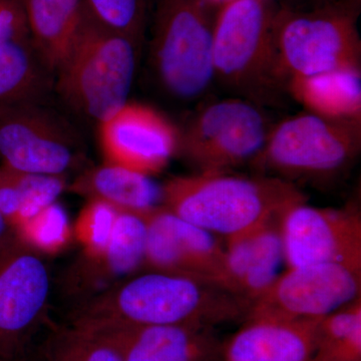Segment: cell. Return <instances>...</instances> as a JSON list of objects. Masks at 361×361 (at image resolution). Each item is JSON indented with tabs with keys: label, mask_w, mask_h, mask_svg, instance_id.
Here are the masks:
<instances>
[{
	"label": "cell",
	"mask_w": 361,
	"mask_h": 361,
	"mask_svg": "<svg viewBox=\"0 0 361 361\" xmlns=\"http://www.w3.org/2000/svg\"><path fill=\"white\" fill-rule=\"evenodd\" d=\"M251 303L209 280L146 270L71 308L68 324L97 331L116 327H209L245 319Z\"/></svg>",
	"instance_id": "6da1fadb"
},
{
	"label": "cell",
	"mask_w": 361,
	"mask_h": 361,
	"mask_svg": "<svg viewBox=\"0 0 361 361\" xmlns=\"http://www.w3.org/2000/svg\"><path fill=\"white\" fill-rule=\"evenodd\" d=\"M306 201L296 185L271 176L224 173L179 176L161 186V206L201 229L228 239Z\"/></svg>",
	"instance_id": "7a4b0ae2"
},
{
	"label": "cell",
	"mask_w": 361,
	"mask_h": 361,
	"mask_svg": "<svg viewBox=\"0 0 361 361\" xmlns=\"http://www.w3.org/2000/svg\"><path fill=\"white\" fill-rule=\"evenodd\" d=\"M141 44L84 13L75 42L54 75V92L73 113L103 122L130 101Z\"/></svg>",
	"instance_id": "3957f363"
},
{
	"label": "cell",
	"mask_w": 361,
	"mask_h": 361,
	"mask_svg": "<svg viewBox=\"0 0 361 361\" xmlns=\"http://www.w3.org/2000/svg\"><path fill=\"white\" fill-rule=\"evenodd\" d=\"M361 147L360 122L300 114L278 123L252 163L266 176L295 183L334 179L353 165Z\"/></svg>",
	"instance_id": "277c9868"
},
{
	"label": "cell",
	"mask_w": 361,
	"mask_h": 361,
	"mask_svg": "<svg viewBox=\"0 0 361 361\" xmlns=\"http://www.w3.org/2000/svg\"><path fill=\"white\" fill-rule=\"evenodd\" d=\"M208 7L201 0H157L151 65L161 87L180 101L202 96L215 78Z\"/></svg>",
	"instance_id": "5b68a950"
},
{
	"label": "cell",
	"mask_w": 361,
	"mask_h": 361,
	"mask_svg": "<svg viewBox=\"0 0 361 361\" xmlns=\"http://www.w3.org/2000/svg\"><path fill=\"white\" fill-rule=\"evenodd\" d=\"M275 13L268 0H228L213 20L215 78L230 89L264 97L282 84L274 44Z\"/></svg>",
	"instance_id": "8992f818"
},
{
	"label": "cell",
	"mask_w": 361,
	"mask_h": 361,
	"mask_svg": "<svg viewBox=\"0 0 361 361\" xmlns=\"http://www.w3.org/2000/svg\"><path fill=\"white\" fill-rule=\"evenodd\" d=\"M274 44L282 84L291 78L360 68L361 40L348 7L275 13Z\"/></svg>",
	"instance_id": "52a82bcc"
},
{
	"label": "cell",
	"mask_w": 361,
	"mask_h": 361,
	"mask_svg": "<svg viewBox=\"0 0 361 361\" xmlns=\"http://www.w3.org/2000/svg\"><path fill=\"white\" fill-rule=\"evenodd\" d=\"M45 253L18 232L0 250V361H25L54 288Z\"/></svg>",
	"instance_id": "ba28073f"
},
{
	"label": "cell",
	"mask_w": 361,
	"mask_h": 361,
	"mask_svg": "<svg viewBox=\"0 0 361 361\" xmlns=\"http://www.w3.org/2000/svg\"><path fill=\"white\" fill-rule=\"evenodd\" d=\"M0 163L25 174L66 177L84 166L85 145L47 102L20 104L0 111Z\"/></svg>",
	"instance_id": "9c48e42d"
},
{
	"label": "cell",
	"mask_w": 361,
	"mask_h": 361,
	"mask_svg": "<svg viewBox=\"0 0 361 361\" xmlns=\"http://www.w3.org/2000/svg\"><path fill=\"white\" fill-rule=\"evenodd\" d=\"M268 133L264 116L252 102L222 99L202 109L180 132L178 153L198 173L230 172L253 161Z\"/></svg>",
	"instance_id": "30bf717a"
},
{
	"label": "cell",
	"mask_w": 361,
	"mask_h": 361,
	"mask_svg": "<svg viewBox=\"0 0 361 361\" xmlns=\"http://www.w3.org/2000/svg\"><path fill=\"white\" fill-rule=\"evenodd\" d=\"M361 265L322 263L286 268L247 316L319 320L360 298Z\"/></svg>",
	"instance_id": "8fae6325"
},
{
	"label": "cell",
	"mask_w": 361,
	"mask_h": 361,
	"mask_svg": "<svg viewBox=\"0 0 361 361\" xmlns=\"http://www.w3.org/2000/svg\"><path fill=\"white\" fill-rule=\"evenodd\" d=\"M286 268L343 263L361 265V217L357 209L294 204L280 219Z\"/></svg>",
	"instance_id": "7c38bea8"
},
{
	"label": "cell",
	"mask_w": 361,
	"mask_h": 361,
	"mask_svg": "<svg viewBox=\"0 0 361 361\" xmlns=\"http://www.w3.org/2000/svg\"><path fill=\"white\" fill-rule=\"evenodd\" d=\"M147 226L140 214L118 212L110 238L82 248L61 273L56 289L71 308L87 302L144 268Z\"/></svg>",
	"instance_id": "4fadbf2b"
},
{
	"label": "cell",
	"mask_w": 361,
	"mask_h": 361,
	"mask_svg": "<svg viewBox=\"0 0 361 361\" xmlns=\"http://www.w3.org/2000/svg\"><path fill=\"white\" fill-rule=\"evenodd\" d=\"M104 163L149 176L161 172L179 151L180 132L152 106L128 102L97 123Z\"/></svg>",
	"instance_id": "5bb4252c"
},
{
	"label": "cell",
	"mask_w": 361,
	"mask_h": 361,
	"mask_svg": "<svg viewBox=\"0 0 361 361\" xmlns=\"http://www.w3.org/2000/svg\"><path fill=\"white\" fill-rule=\"evenodd\" d=\"M140 215L147 226L145 269L217 283L225 248L220 237L183 220L161 205Z\"/></svg>",
	"instance_id": "9a60e30c"
},
{
	"label": "cell",
	"mask_w": 361,
	"mask_h": 361,
	"mask_svg": "<svg viewBox=\"0 0 361 361\" xmlns=\"http://www.w3.org/2000/svg\"><path fill=\"white\" fill-rule=\"evenodd\" d=\"M282 214L249 231L225 239L224 257L217 283L246 299L251 305L281 274L280 267L284 264L280 230Z\"/></svg>",
	"instance_id": "2e32d148"
},
{
	"label": "cell",
	"mask_w": 361,
	"mask_h": 361,
	"mask_svg": "<svg viewBox=\"0 0 361 361\" xmlns=\"http://www.w3.org/2000/svg\"><path fill=\"white\" fill-rule=\"evenodd\" d=\"M221 344V361H312L319 320L247 316Z\"/></svg>",
	"instance_id": "e0dca14e"
},
{
	"label": "cell",
	"mask_w": 361,
	"mask_h": 361,
	"mask_svg": "<svg viewBox=\"0 0 361 361\" xmlns=\"http://www.w3.org/2000/svg\"><path fill=\"white\" fill-rule=\"evenodd\" d=\"M212 329L163 325L90 332L110 342L123 361H221V344Z\"/></svg>",
	"instance_id": "ac0fdd59"
},
{
	"label": "cell",
	"mask_w": 361,
	"mask_h": 361,
	"mask_svg": "<svg viewBox=\"0 0 361 361\" xmlns=\"http://www.w3.org/2000/svg\"><path fill=\"white\" fill-rule=\"evenodd\" d=\"M66 190L118 212L142 214L161 205V186L149 176L108 163L85 169Z\"/></svg>",
	"instance_id": "d6986e66"
},
{
	"label": "cell",
	"mask_w": 361,
	"mask_h": 361,
	"mask_svg": "<svg viewBox=\"0 0 361 361\" xmlns=\"http://www.w3.org/2000/svg\"><path fill=\"white\" fill-rule=\"evenodd\" d=\"M286 87L307 113L330 120L361 122L360 68L291 78Z\"/></svg>",
	"instance_id": "ffe728a7"
},
{
	"label": "cell",
	"mask_w": 361,
	"mask_h": 361,
	"mask_svg": "<svg viewBox=\"0 0 361 361\" xmlns=\"http://www.w3.org/2000/svg\"><path fill=\"white\" fill-rule=\"evenodd\" d=\"M54 87V73L30 37L0 44V111L47 102Z\"/></svg>",
	"instance_id": "44dd1931"
},
{
	"label": "cell",
	"mask_w": 361,
	"mask_h": 361,
	"mask_svg": "<svg viewBox=\"0 0 361 361\" xmlns=\"http://www.w3.org/2000/svg\"><path fill=\"white\" fill-rule=\"evenodd\" d=\"M28 32L35 49L56 75L84 18L82 0H23Z\"/></svg>",
	"instance_id": "7402d4cb"
},
{
	"label": "cell",
	"mask_w": 361,
	"mask_h": 361,
	"mask_svg": "<svg viewBox=\"0 0 361 361\" xmlns=\"http://www.w3.org/2000/svg\"><path fill=\"white\" fill-rule=\"evenodd\" d=\"M66 187V177L25 174L0 166V209L18 231L56 203Z\"/></svg>",
	"instance_id": "603a6c76"
},
{
	"label": "cell",
	"mask_w": 361,
	"mask_h": 361,
	"mask_svg": "<svg viewBox=\"0 0 361 361\" xmlns=\"http://www.w3.org/2000/svg\"><path fill=\"white\" fill-rule=\"evenodd\" d=\"M42 355L44 361H123L103 337L70 325L54 330Z\"/></svg>",
	"instance_id": "cb8c5ba5"
},
{
	"label": "cell",
	"mask_w": 361,
	"mask_h": 361,
	"mask_svg": "<svg viewBox=\"0 0 361 361\" xmlns=\"http://www.w3.org/2000/svg\"><path fill=\"white\" fill-rule=\"evenodd\" d=\"M85 13L104 27L142 44L152 0H82Z\"/></svg>",
	"instance_id": "d4e9b609"
},
{
	"label": "cell",
	"mask_w": 361,
	"mask_h": 361,
	"mask_svg": "<svg viewBox=\"0 0 361 361\" xmlns=\"http://www.w3.org/2000/svg\"><path fill=\"white\" fill-rule=\"evenodd\" d=\"M26 227L28 230L18 232V234L44 253L56 250L59 244L68 239V227L66 214L56 203L47 207L18 231Z\"/></svg>",
	"instance_id": "484cf974"
},
{
	"label": "cell",
	"mask_w": 361,
	"mask_h": 361,
	"mask_svg": "<svg viewBox=\"0 0 361 361\" xmlns=\"http://www.w3.org/2000/svg\"><path fill=\"white\" fill-rule=\"evenodd\" d=\"M118 211L108 204L89 201L78 218L75 235L82 248L104 245L110 238Z\"/></svg>",
	"instance_id": "4316f807"
},
{
	"label": "cell",
	"mask_w": 361,
	"mask_h": 361,
	"mask_svg": "<svg viewBox=\"0 0 361 361\" xmlns=\"http://www.w3.org/2000/svg\"><path fill=\"white\" fill-rule=\"evenodd\" d=\"M30 37L23 0H0V44Z\"/></svg>",
	"instance_id": "83f0119b"
},
{
	"label": "cell",
	"mask_w": 361,
	"mask_h": 361,
	"mask_svg": "<svg viewBox=\"0 0 361 361\" xmlns=\"http://www.w3.org/2000/svg\"><path fill=\"white\" fill-rule=\"evenodd\" d=\"M16 233V230L13 229V226L9 224L0 209V250L13 239Z\"/></svg>",
	"instance_id": "f1b7e54d"
},
{
	"label": "cell",
	"mask_w": 361,
	"mask_h": 361,
	"mask_svg": "<svg viewBox=\"0 0 361 361\" xmlns=\"http://www.w3.org/2000/svg\"><path fill=\"white\" fill-rule=\"evenodd\" d=\"M201 1L205 2L207 6H221V4H224V2L228 1V0H201Z\"/></svg>",
	"instance_id": "f546056e"
},
{
	"label": "cell",
	"mask_w": 361,
	"mask_h": 361,
	"mask_svg": "<svg viewBox=\"0 0 361 361\" xmlns=\"http://www.w3.org/2000/svg\"><path fill=\"white\" fill-rule=\"evenodd\" d=\"M25 361H44V357H42V355H40L39 356H35L33 355V353L30 355V357L27 358Z\"/></svg>",
	"instance_id": "4dcf8cb0"
}]
</instances>
